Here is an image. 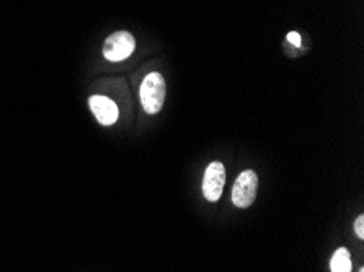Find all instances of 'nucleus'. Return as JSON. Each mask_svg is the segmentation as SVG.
<instances>
[{
    "label": "nucleus",
    "mask_w": 364,
    "mask_h": 272,
    "mask_svg": "<svg viewBox=\"0 0 364 272\" xmlns=\"http://www.w3.org/2000/svg\"><path fill=\"white\" fill-rule=\"evenodd\" d=\"M165 102V80L161 74H149L141 85V103L149 114H156L162 109Z\"/></svg>",
    "instance_id": "1"
},
{
    "label": "nucleus",
    "mask_w": 364,
    "mask_h": 272,
    "mask_svg": "<svg viewBox=\"0 0 364 272\" xmlns=\"http://www.w3.org/2000/svg\"><path fill=\"white\" fill-rule=\"evenodd\" d=\"M136 40L128 31H117L107 38L103 44V55L109 62H121L134 53Z\"/></svg>",
    "instance_id": "2"
},
{
    "label": "nucleus",
    "mask_w": 364,
    "mask_h": 272,
    "mask_svg": "<svg viewBox=\"0 0 364 272\" xmlns=\"http://www.w3.org/2000/svg\"><path fill=\"white\" fill-rule=\"evenodd\" d=\"M257 187H258V176L255 171L245 170L237 176V181L232 190V202L237 207L245 209L250 207L255 201L257 196Z\"/></svg>",
    "instance_id": "3"
},
{
    "label": "nucleus",
    "mask_w": 364,
    "mask_h": 272,
    "mask_svg": "<svg viewBox=\"0 0 364 272\" xmlns=\"http://www.w3.org/2000/svg\"><path fill=\"white\" fill-rule=\"evenodd\" d=\"M225 185V168L220 162H213L206 168L203 180V194L209 202L219 201Z\"/></svg>",
    "instance_id": "4"
},
{
    "label": "nucleus",
    "mask_w": 364,
    "mask_h": 272,
    "mask_svg": "<svg viewBox=\"0 0 364 272\" xmlns=\"http://www.w3.org/2000/svg\"><path fill=\"white\" fill-rule=\"evenodd\" d=\"M88 104H90V109L95 114L98 123L103 126H112L117 123L118 119V107L117 103L112 102V99L102 95H93L88 99Z\"/></svg>",
    "instance_id": "5"
},
{
    "label": "nucleus",
    "mask_w": 364,
    "mask_h": 272,
    "mask_svg": "<svg viewBox=\"0 0 364 272\" xmlns=\"http://www.w3.org/2000/svg\"><path fill=\"white\" fill-rule=\"evenodd\" d=\"M351 256L346 248H338L330 261V271L332 272H351Z\"/></svg>",
    "instance_id": "6"
},
{
    "label": "nucleus",
    "mask_w": 364,
    "mask_h": 272,
    "mask_svg": "<svg viewBox=\"0 0 364 272\" xmlns=\"http://www.w3.org/2000/svg\"><path fill=\"white\" fill-rule=\"evenodd\" d=\"M355 232H356V235L363 240L364 238V217L363 215H360V217H358L355 222Z\"/></svg>",
    "instance_id": "7"
},
{
    "label": "nucleus",
    "mask_w": 364,
    "mask_h": 272,
    "mask_svg": "<svg viewBox=\"0 0 364 272\" xmlns=\"http://www.w3.org/2000/svg\"><path fill=\"white\" fill-rule=\"evenodd\" d=\"M288 41L294 44V46H301V36H299V33H296V31L288 33Z\"/></svg>",
    "instance_id": "8"
},
{
    "label": "nucleus",
    "mask_w": 364,
    "mask_h": 272,
    "mask_svg": "<svg viewBox=\"0 0 364 272\" xmlns=\"http://www.w3.org/2000/svg\"><path fill=\"white\" fill-rule=\"evenodd\" d=\"M360 272H364V269H360Z\"/></svg>",
    "instance_id": "9"
}]
</instances>
